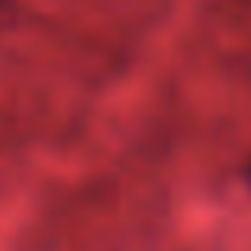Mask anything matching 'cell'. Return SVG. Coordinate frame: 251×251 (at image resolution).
Masks as SVG:
<instances>
[{"label": "cell", "instance_id": "cell-1", "mask_svg": "<svg viewBox=\"0 0 251 251\" xmlns=\"http://www.w3.org/2000/svg\"><path fill=\"white\" fill-rule=\"evenodd\" d=\"M242 177H245V184H248V190H251V161L245 164V171H242Z\"/></svg>", "mask_w": 251, "mask_h": 251}]
</instances>
